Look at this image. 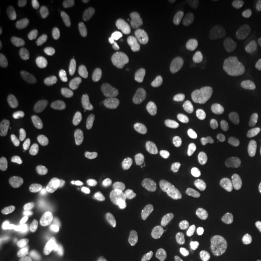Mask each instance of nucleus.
<instances>
[{
    "label": "nucleus",
    "instance_id": "nucleus-18",
    "mask_svg": "<svg viewBox=\"0 0 261 261\" xmlns=\"http://www.w3.org/2000/svg\"><path fill=\"white\" fill-rule=\"evenodd\" d=\"M71 261H111V259H107L106 256L93 251V249L76 248L75 251L71 253Z\"/></svg>",
    "mask_w": 261,
    "mask_h": 261
},
{
    "label": "nucleus",
    "instance_id": "nucleus-14",
    "mask_svg": "<svg viewBox=\"0 0 261 261\" xmlns=\"http://www.w3.org/2000/svg\"><path fill=\"white\" fill-rule=\"evenodd\" d=\"M241 253L244 261H258L261 258V207L254 205L248 211L244 221Z\"/></svg>",
    "mask_w": 261,
    "mask_h": 261
},
{
    "label": "nucleus",
    "instance_id": "nucleus-12",
    "mask_svg": "<svg viewBox=\"0 0 261 261\" xmlns=\"http://www.w3.org/2000/svg\"><path fill=\"white\" fill-rule=\"evenodd\" d=\"M154 181L170 195H184L194 185V175L180 165H165L154 171Z\"/></svg>",
    "mask_w": 261,
    "mask_h": 261
},
{
    "label": "nucleus",
    "instance_id": "nucleus-19",
    "mask_svg": "<svg viewBox=\"0 0 261 261\" xmlns=\"http://www.w3.org/2000/svg\"><path fill=\"white\" fill-rule=\"evenodd\" d=\"M5 166H7V151L4 144H0V171H4Z\"/></svg>",
    "mask_w": 261,
    "mask_h": 261
},
{
    "label": "nucleus",
    "instance_id": "nucleus-7",
    "mask_svg": "<svg viewBox=\"0 0 261 261\" xmlns=\"http://www.w3.org/2000/svg\"><path fill=\"white\" fill-rule=\"evenodd\" d=\"M0 229L5 236H22L28 231V216L20 198L7 187L0 190Z\"/></svg>",
    "mask_w": 261,
    "mask_h": 261
},
{
    "label": "nucleus",
    "instance_id": "nucleus-13",
    "mask_svg": "<svg viewBox=\"0 0 261 261\" xmlns=\"http://www.w3.org/2000/svg\"><path fill=\"white\" fill-rule=\"evenodd\" d=\"M184 126L187 134L194 139H202L211 129V111L202 97H190L184 107Z\"/></svg>",
    "mask_w": 261,
    "mask_h": 261
},
{
    "label": "nucleus",
    "instance_id": "nucleus-8",
    "mask_svg": "<svg viewBox=\"0 0 261 261\" xmlns=\"http://www.w3.org/2000/svg\"><path fill=\"white\" fill-rule=\"evenodd\" d=\"M139 44L149 65H160L171 51L168 31L158 20H149L143 25V31L139 34Z\"/></svg>",
    "mask_w": 261,
    "mask_h": 261
},
{
    "label": "nucleus",
    "instance_id": "nucleus-10",
    "mask_svg": "<svg viewBox=\"0 0 261 261\" xmlns=\"http://www.w3.org/2000/svg\"><path fill=\"white\" fill-rule=\"evenodd\" d=\"M133 122V107L129 103H117L102 114L98 119V133L106 141H114L127 134Z\"/></svg>",
    "mask_w": 261,
    "mask_h": 261
},
{
    "label": "nucleus",
    "instance_id": "nucleus-4",
    "mask_svg": "<svg viewBox=\"0 0 261 261\" xmlns=\"http://www.w3.org/2000/svg\"><path fill=\"white\" fill-rule=\"evenodd\" d=\"M38 143L41 149L60 165L82 161L88 153L85 143L78 136L56 129H43L38 136Z\"/></svg>",
    "mask_w": 261,
    "mask_h": 261
},
{
    "label": "nucleus",
    "instance_id": "nucleus-20",
    "mask_svg": "<svg viewBox=\"0 0 261 261\" xmlns=\"http://www.w3.org/2000/svg\"><path fill=\"white\" fill-rule=\"evenodd\" d=\"M7 100H5V97H0V121H4L5 117H7Z\"/></svg>",
    "mask_w": 261,
    "mask_h": 261
},
{
    "label": "nucleus",
    "instance_id": "nucleus-5",
    "mask_svg": "<svg viewBox=\"0 0 261 261\" xmlns=\"http://www.w3.org/2000/svg\"><path fill=\"white\" fill-rule=\"evenodd\" d=\"M68 192L73 203L82 211L93 212L102 207L103 189L98 176L88 168H75L68 178Z\"/></svg>",
    "mask_w": 261,
    "mask_h": 261
},
{
    "label": "nucleus",
    "instance_id": "nucleus-2",
    "mask_svg": "<svg viewBox=\"0 0 261 261\" xmlns=\"http://www.w3.org/2000/svg\"><path fill=\"white\" fill-rule=\"evenodd\" d=\"M100 83L102 70L97 65L87 63L63 73L56 80V95L63 102H80L93 95Z\"/></svg>",
    "mask_w": 261,
    "mask_h": 261
},
{
    "label": "nucleus",
    "instance_id": "nucleus-6",
    "mask_svg": "<svg viewBox=\"0 0 261 261\" xmlns=\"http://www.w3.org/2000/svg\"><path fill=\"white\" fill-rule=\"evenodd\" d=\"M214 58H216L219 70H221L224 80L227 82L229 88L234 93H246L248 90V71L244 65L243 56L238 53L236 48H232L227 41L216 39L212 44Z\"/></svg>",
    "mask_w": 261,
    "mask_h": 261
},
{
    "label": "nucleus",
    "instance_id": "nucleus-15",
    "mask_svg": "<svg viewBox=\"0 0 261 261\" xmlns=\"http://www.w3.org/2000/svg\"><path fill=\"white\" fill-rule=\"evenodd\" d=\"M111 12L116 28L122 33H130L138 25V12L129 0H114L111 4Z\"/></svg>",
    "mask_w": 261,
    "mask_h": 261
},
{
    "label": "nucleus",
    "instance_id": "nucleus-11",
    "mask_svg": "<svg viewBox=\"0 0 261 261\" xmlns=\"http://www.w3.org/2000/svg\"><path fill=\"white\" fill-rule=\"evenodd\" d=\"M261 15L258 0H229L221 7V22L226 28H243L256 22Z\"/></svg>",
    "mask_w": 261,
    "mask_h": 261
},
{
    "label": "nucleus",
    "instance_id": "nucleus-16",
    "mask_svg": "<svg viewBox=\"0 0 261 261\" xmlns=\"http://www.w3.org/2000/svg\"><path fill=\"white\" fill-rule=\"evenodd\" d=\"M95 4L92 0H66L63 4L65 20L70 25H80L92 17Z\"/></svg>",
    "mask_w": 261,
    "mask_h": 261
},
{
    "label": "nucleus",
    "instance_id": "nucleus-3",
    "mask_svg": "<svg viewBox=\"0 0 261 261\" xmlns=\"http://www.w3.org/2000/svg\"><path fill=\"white\" fill-rule=\"evenodd\" d=\"M24 46L31 63L38 70H53L58 63V48L53 34L41 20H33L24 29Z\"/></svg>",
    "mask_w": 261,
    "mask_h": 261
},
{
    "label": "nucleus",
    "instance_id": "nucleus-1",
    "mask_svg": "<svg viewBox=\"0 0 261 261\" xmlns=\"http://www.w3.org/2000/svg\"><path fill=\"white\" fill-rule=\"evenodd\" d=\"M126 221L133 234L139 239H154L166 227V214L158 202L138 197L126 207Z\"/></svg>",
    "mask_w": 261,
    "mask_h": 261
},
{
    "label": "nucleus",
    "instance_id": "nucleus-9",
    "mask_svg": "<svg viewBox=\"0 0 261 261\" xmlns=\"http://www.w3.org/2000/svg\"><path fill=\"white\" fill-rule=\"evenodd\" d=\"M166 136V126L163 121H149L148 124H144L133 138H130L127 144V153L130 156V160L141 161L160 148L165 141Z\"/></svg>",
    "mask_w": 261,
    "mask_h": 261
},
{
    "label": "nucleus",
    "instance_id": "nucleus-17",
    "mask_svg": "<svg viewBox=\"0 0 261 261\" xmlns=\"http://www.w3.org/2000/svg\"><path fill=\"white\" fill-rule=\"evenodd\" d=\"M207 261H234V259H232V254L229 251L227 246H224L221 243H216L208 248Z\"/></svg>",
    "mask_w": 261,
    "mask_h": 261
}]
</instances>
